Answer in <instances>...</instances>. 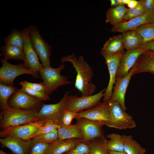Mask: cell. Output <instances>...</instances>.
Segmentation results:
<instances>
[{"label":"cell","mask_w":154,"mask_h":154,"mask_svg":"<svg viewBox=\"0 0 154 154\" xmlns=\"http://www.w3.org/2000/svg\"><path fill=\"white\" fill-rule=\"evenodd\" d=\"M61 62L71 63L77 72L75 87L82 94V96L92 95L96 90V86L92 80L94 75L92 69L85 61L82 56L78 58L72 53L63 56L60 60Z\"/></svg>","instance_id":"1"},{"label":"cell","mask_w":154,"mask_h":154,"mask_svg":"<svg viewBox=\"0 0 154 154\" xmlns=\"http://www.w3.org/2000/svg\"><path fill=\"white\" fill-rule=\"evenodd\" d=\"M36 112L9 107L1 114V126L3 129L10 127L32 123L41 120Z\"/></svg>","instance_id":"2"},{"label":"cell","mask_w":154,"mask_h":154,"mask_svg":"<svg viewBox=\"0 0 154 154\" xmlns=\"http://www.w3.org/2000/svg\"><path fill=\"white\" fill-rule=\"evenodd\" d=\"M69 92L65 93L60 100L55 104H43L41 108L35 113L36 116L45 122L48 121L61 125L64 113L68 110V100Z\"/></svg>","instance_id":"3"},{"label":"cell","mask_w":154,"mask_h":154,"mask_svg":"<svg viewBox=\"0 0 154 154\" xmlns=\"http://www.w3.org/2000/svg\"><path fill=\"white\" fill-rule=\"evenodd\" d=\"M110 113L105 125L119 130L131 129L136 126L133 117L123 110L117 102H109Z\"/></svg>","instance_id":"4"},{"label":"cell","mask_w":154,"mask_h":154,"mask_svg":"<svg viewBox=\"0 0 154 154\" xmlns=\"http://www.w3.org/2000/svg\"><path fill=\"white\" fill-rule=\"evenodd\" d=\"M64 62L56 68L51 66L44 67L40 71L41 78L43 80L45 92L49 95L57 90L59 87L70 84L68 77L61 75V71L65 68Z\"/></svg>","instance_id":"5"},{"label":"cell","mask_w":154,"mask_h":154,"mask_svg":"<svg viewBox=\"0 0 154 154\" xmlns=\"http://www.w3.org/2000/svg\"><path fill=\"white\" fill-rule=\"evenodd\" d=\"M28 28L31 42L41 64L44 67L50 66L51 46L42 37L37 27L31 25Z\"/></svg>","instance_id":"6"},{"label":"cell","mask_w":154,"mask_h":154,"mask_svg":"<svg viewBox=\"0 0 154 154\" xmlns=\"http://www.w3.org/2000/svg\"><path fill=\"white\" fill-rule=\"evenodd\" d=\"M2 65L0 68V82L9 86H13L15 79L18 76L24 74L32 75L34 78H38V74L26 68L23 63L13 65L5 60L1 59Z\"/></svg>","instance_id":"7"},{"label":"cell","mask_w":154,"mask_h":154,"mask_svg":"<svg viewBox=\"0 0 154 154\" xmlns=\"http://www.w3.org/2000/svg\"><path fill=\"white\" fill-rule=\"evenodd\" d=\"M8 104L11 108L37 112L43 104L41 100L21 88L18 89L10 98Z\"/></svg>","instance_id":"8"},{"label":"cell","mask_w":154,"mask_h":154,"mask_svg":"<svg viewBox=\"0 0 154 154\" xmlns=\"http://www.w3.org/2000/svg\"><path fill=\"white\" fill-rule=\"evenodd\" d=\"M106 90L104 88L93 95L78 97L76 95H69L68 110L77 113L89 109L98 104L104 95Z\"/></svg>","instance_id":"9"},{"label":"cell","mask_w":154,"mask_h":154,"mask_svg":"<svg viewBox=\"0 0 154 154\" xmlns=\"http://www.w3.org/2000/svg\"><path fill=\"white\" fill-rule=\"evenodd\" d=\"M45 122L40 120L35 122L6 128L0 132L1 137L13 136L24 140H30L39 127Z\"/></svg>","instance_id":"10"},{"label":"cell","mask_w":154,"mask_h":154,"mask_svg":"<svg viewBox=\"0 0 154 154\" xmlns=\"http://www.w3.org/2000/svg\"><path fill=\"white\" fill-rule=\"evenodd\" d=\"M24 40L23 50L25 59L23 65L27 69L38 74L44 67L39 60V58L34 50L31 42L28 27L21 31Z\"/></svg>","instance_id":"11"},{"label":"cell","mask_w":154,"mask_h":154,"mask_svg":"<svg viewBox=\"0 0 154 154\" xmlns=\"http://www.w3.org/2000/svg\"><path fill=\"white\" fill-rule=\"evenodd\" d=\"M124 50L114 54H101L104 58L109 73L110 80L108 86L104 92L103 102H108L112 97L113 86L116 82V73L121 57Z\"/></svg>","instance_id":"12"},{"label":"cell","mask_w":154,"mask_h":154,"mask_svg":"<svg viewBox=\"0 0 154 154\" xmlns=\"http://www.w3.org/2000/svg\"><path fill=\"white\" fill-rule=\"evenodd\" d=\"M76 119L82 132L84 140L89 141L104 135L102 127L105 125V122L94 121L80 117Z\"/></svg>","instance_id":"13"},{"label":"cell","mask_w":154,"mask_h":154,"mask_svg":"<svg viewBox=\"0 0 154 154\" xmlns=\"http://www.w3.org/2000/svg\"><path fill=\"white\" fill-rule=\"evenodd\" d=\"M145 51L137 48L127 50L123 53L117 69L116 78H122L126 76L135 63L139 56Z\"/></svg>","instance_id":"14"},{"label":"cell","mask_w":154,"mask_h":154,"mask_svg":"<svg viewBox=\"0 0 154 154\" xmlns=\"http://www.w3.org/2000/svg\"><path fill=\"white\" fill-rule=\"evenodd\" d=\"M110 113L108 102H100L96 105L78 113V117L105 122L108 120Z\"/></svg>","instance_id":"15"},{"label":"cell","mask_w":154,"mask_h":154,"mask_svg":"<svg viewBox=\"0 0 154 154\" xmlns=\"http://www.w3.org/2000/svg\"><path fill=\"white\" fill-rule=\"evenodd\" d=\"M134 71L132 68L128 74L122 78H116L114 92L109 102H117L125 111L126 110L125 104V96L126 89Z\"/></svg>","instance_id":"16"},{"label":"cell","mask_w":154,"mask_h":154,"mask_svg":"<svg viewBox=\"0 0 154 154\" xmlns=\"http://www.w3.org/2000/svg\"><path fill=\"white\" fill-rule=\"evenodd\" d=\"M154 23V15L145 13L143 15L133 18L113 26L111 31L113 32L121 33L135 30L145 24Z\"/></svg>","instance_id":"17"},{"label":"cell","mask_w":154,"mask_h":154,"mask_svg":"<svg viewBox=\"0 0 154 154\" xmlns=\"http://www.w3.org/2000/svg\"><path fill=\"white\" fill-rule=\"evenodd\" d=\"M0 142L3 146L10 149L15 154H29L33 141L24 140L10 136L0 139Z\"/></svg>","instance_id":"18"},{"label":"cell","mask_w":154,"mask_h":154,"mask_svg":"<svg viewBox=\"0 0 154 154\" xmlns=\"http://www.w3.org/2000/svg\"><path fill=\"white\" fill-rule=\"evenodd\" d=\"M132 68L133 76L142 72L154 74V52L145 51L139 56Z\"/></svg>","instance_id":"19"},{"label":"cell","mask_w":154,"mask_h":154,"mask_svg":"<svg viewBox=\"0 0 154 154\" xmlns=\"http://www.w3.org/2000/svg\"><path fill=\"white\" fill-rule=\"evenodd\" d=\"M83 139L78 138L58 140L55 142L50 144L48 154H63L75 147Z\"/></svg>","instance_id":"20"},{"label":"cell","mask_w":154,"mask_h":154,"mask_svg":"<svg viewBox=\"0 0 154 154\" xmlns=\"http://www.w3.org/2000/svg\"><path fill=\"white\" fill-rule=\"evenodd\" d=\"M124 48L122 35L119 34L111 37L106 41L100 53L101 54H114L122 52Z\"/></svg>","instance_id":"21"},{"label":"cell","mask_w":154,"mask_h":154,"mask_svg":"<svg viewBox=\"0 0 154 154\" xmlns=\"http://www.w3.org/2000/svg\"><path fill=\"white\" fill-rule=\"evenodd\" d=\"M58 139L60 140L72 138L84 139L82 132L77 123L68 126L62 125L58 129Z\"/></svg>","instance_id":"22"},{"label":"cell","mask_w":154,"mask_h":154,"mask_svg":"<svg viewBox=\"0 0 154 154\" xmlns=\"http://www.w3.org/2000/svg\"><path fill=\"white\" fill-rule=\"evenodd\" d=\"M121 34L124 48L127 51L139 48L143 44L141 37L135 30L128 31Z\"/></svg>","instance_id":"23"},{"label":"cell","mask_w":154,"mask_h":154,"mask_svg":"<svg viewBox=\"0 0 154 154\" xmlns=\"http://www.w3.org/2000/svg\"><path fill=\"white\" fill-rule=\"evenodd\" d=\"M128 9L124 5L110 7L106 12V22L113 26L121 23L123 21Z\"/></svg>","instance_id":"24"},{"label":"cell","mask_w":154,"mask_h":154,"mask_svg":"<svg viewBox=\"0 0 154 154\" xmlns=\"http://www.w3.org/2000/svg\"><path fill=\"white\" fill-rule=\"evenodd\" d=\"M124 149L126 154H145L146 149L142 147L131 135H122Z\"/></svg>","instance_id":"25"},{"label":"cell","mask_w":154,"mask_h":154,"mask_svg":"<svg viewBox=\"0 0 154 154\" xmlns=\"http://www.w3.org/2000/svg\"><path fill=\"white\" fill-rule=\"evenodd\" d=\"M3 58L8 61L9 59L22 60L25 59L23 49L12 45H5L1 48Z\"/></svg>","instance_id":"26"},{"label":"cell","mask_w":154,"mask_h":154,"mask_svg":"<svg viewBox=\"0 0 154 154\" xmlns=\"http://www.w3.org/2000/svg\"><path fill=\"white\" fill-rule=\"evenodd\" d=\"M107 140L104 136L94 138L89 141V154H109Z\"/></svg>","instance_id":"27"},{"label":"cell","mask_w":154,"mask_h":154,"mask_svg":"<svg viewBox=\"0 0 154 154\" xmlns=\"http://www.w3.org/2000/svg\"><path fill=\"white\" fill-rule=\"evenodd\" d=\"M18 89L14 86L0 84V102L1 107L3 111L9 107L8 100Z\"/></svg>","instance_id":"28"},{"label":"cell","mask_w":154,"mask_h":154,"mask_svg":"<svg viewBox=\"0 0 154 154\" xmlns=\"http://www.w3.org/2000/svg\"><path fill=\"white\" fill-rule=\"evenodd\" d=\"M106 137L110 139L107 141L108 151L125 153L122 135L116 133H112L107 135Z\"/></svg>","instance_id":"29"},{"label":"cell","mask_w":154,"mask_h":154,"mask_svg":"<svg viewBox=\"0 0 154 154\" xmlns=\"http://www.w3.org/2000/svg\"><path fill=\"white\" fill-rule=\"evenodd\" d=\"M3 40L5 45H12L23 49L24 40L21 31L14 29Z\"/></svg>","instance_id":"30"},{"label":"cell","mask_w":154,"mask_h":154,"mask_svg":"<svg viewBox=\"0 0 154 154\" xmlns=\"http://www.w3.org/2000/svg\"><path fill=\"white\" fill-rule=\"evenodd\" d=\"M134 30L141 36L143 44L154 40V23L143 25Z\"/></svg>","instance_id":"31"},{"label":"cell","mask_w":154,"mask_h":154,"mask_svg":"<svg viewBox=\"0 0 154 154\" xmlns=\"http://www.w3.org/2000/svg\"><path fill=\"white\" fill-rule=\"evenodd\" d=\"M33 141L52 144L58 140V129H54L49 132L39 135L33 137Z\"/></svg>","instance_id":"32"},{"label":"cell","mask_w":154,"mask_h":154,"mask_svg":"<svg viewBox=\"0 0 154 154\" xmlns=\"http://www.w3.org/2000/svg\"><path fill=\"white\" fill-rule=\"evenodd\" d=\"M138 4L132 8H128L123 21H127L143 15L146 13L143 0L139 1Z\"/></svg>","instance_id":"33"},{"label":"cell","mask_w":154,"mask_h":154,"mask_svg":"<svg viewBox=\"0 0 154 154\" xmlns=\"http://www.w3.org/2000/svg\"><path fill=\"white\" fill-rule=\"evenodd\" d=\"M90 149L89 141L83 140L74 148L63 154H89Z\"/></svg>","instance_id":"34"},{"label":"cell","mask_w":154,"mask_h":154,"mask_svg":"<svg viewBox=\"0 0 154 154\" xmlns=\"http://www.w3.org/2000/svg\"><path fill=\"white\" fill-rule=\"evenodd\" d=\"M49 145L46 143L33 141L29 154H48L47 151Z\"/></svg>","instance_id":"35"},{"label":"cell","mask_w":154,"mask_h":154,"mask_svg":"<svg viewBox=\"0 0 154 154\" xmlns=\"http://www.w3.org/2000/svg\"><path fill=\"white\" fill-rule=\"evenodd\" d=\"M21 89L29 94L41 101H45L50 99L49 95L45 92L35 90L24 86H22Z\"/></svg>","instance_id":"36"},{"label":"cell","mask_w":154,"mask_h":154,"mask_svg":"<svg viewBox=\"0 0 154 154\" xmlns=\"http://www.w3.org/2000/svg\"><path fill=\"white\" fill-rule=\"evenodd\" d=\"M20 84L22 86L26 87L35 90L45 92L43 82L38 83L30 82L24 80L21 82Z\"/></svg>","instance_id":"37"},{"label":"cell","mask_w":154,"mask_h":154,"mask_svg":"<svg viewBox=\"0 0 154 154\" xmlns=\"http://www.w3.org/2000/svg\"><path fill=\"white\" fill-rule=\"evenodd\" d=\"M78 117V113L66 110L63 116L62 125L68 126L71 125L72 120L77 118Z\"/></svg>","instance_id":"38"},{"label":"cell","mask_w":154,"mask_h":154,"mask_svg":"<svg viewBox=\"0 0 154 154\" xmlns=\"http://www.w3.org/2000/svg\"><path fill=\"white\" fill-rule=\"evenodd\" d=\"M61 126L60 125L56 124L49 125H43L39 127L37 131L33 136L31 139L35 136L49 132L55 129H58Z\"/></svg>","instance_id":"39"},{"label":"cell","mask_w":154,"mask_h":154,"mask_svg":"<svg viewBox=\"0 0 154 154\" xmlns=\"http://www.w3.org/2000/svg\"><path fill=\"white\" fill-rule=\"evenodd\" d=\"M146 13L154 15V0H143Z\"/></svg>","instance_id":"40"},{"label":"cell","mask_w":154,"mask_h":154,"mask_svg":"<svg viewBox=\"0 0 154 154\" xmlns=\"http://www.w3.org/2000/svg\"><path fill=\"white\" fill-rule=\"evenodd\" d=\"M139 48L145 51L154 52V40L142 44Z\"/></svg>","instance_id":"41"},{"label":"cell","mask_w":154,"mask_h":154,"mask_svg":"<svg viewBox=\"0 0 154 154\" xmlns=\"http://www.w3.org/2000/svg\"><path fill=\"white\" fill-rule=\"evenodd\" d=\"M111 7L127 4L129 0H110Z\"/></svg>","instance_id":"42"},{"label":"cell","mask_w":154,"mask_h":154,"mask_svg":"<svg viewBox=\"0 0 154 154\" xmlns=\"http://www.w3.org/2000/svg\"><path fill=\"white\" fill-rule=\"evenodd\" d=\"M139 2V1L135 0H129L127 5L129 9L132 8L136 6L138 4Z\"/></svg>","instance_id":"43"},{"label":"cell","mask_w":154,"mask_h":154,"mask_svg":"<svg viewBox=\"0 0 154 154\" xmlns=\"http://www.w3.org/2000/svg\"><path fill=\"white\" fill-rule=\"evenodd\" d=\"M109 154H126L124 153L108 151Z\"/></svg>","instance_id":"44"},{"label":"cell","mask_w":154,"mask_h":154,"mask_svg":"<svg viewBox=\"0 0 154 154\" xmlns=\"http://www.w3.org/2000/svg\"><path fill=\"white\" fill-rule=\"evenodd\" d=\"M0 154H8L5 152L1 150L0 151Z\"/></svg>","instance_id":"45"}]
</instances>
